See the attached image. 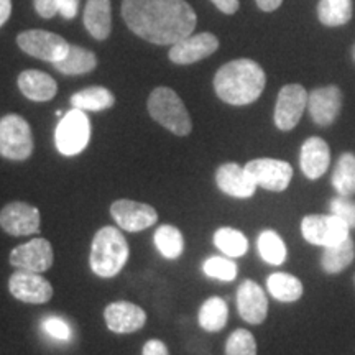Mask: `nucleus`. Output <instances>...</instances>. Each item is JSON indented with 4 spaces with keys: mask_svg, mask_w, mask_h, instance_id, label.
Listing matches in <instances>:
<instances>
[{
    "mask_svg": "<svg viewBox=\"0 0 355 355\" xmlns=\"http://www.w3.org/2000/svg\"><path fill=\"white\" fill-rule=\"evenodd\" d=\"M128 28L155 44H175L193 35L198 19L186 0H123Z\"/></svg>",
    "mask_w": 355,
    "mask_h": 355,
    "instance_id": "1",
    "label": "nucleus"
},
{
    "mask_svg": "<svg viewBox=\"0 0 355 355\" xmlns=\"http://www.w3.org/2000/svg\"><path fill=\"white\" fill-rule=\"evenodd\" d=\"M265 83L261 66L247 58L224 64L214 76L216 94L230 105H248L255 102L263 92Z\"/></svg>",
    "mask_w": 355,
    "mask_h": 355,
    "instance_id": "2",
    "label": "nucleus"
},
{
    "mask_svg": "<svg viewBox=\"0 0 355 355\" xmlns=\"http://www.w3.org/2000/svg\"><path fill=\"white\" fill-rule=\"evenodd\" d=\"M130 248L122 230L112 225H104L92 239L89 265L101 278H114L125 266Z\"/></svg>",
    "mask_w": 355,
    "mask_h": 355,
    "instance_id": "3",
    "label": "nucleus"
},
{
    "mask_svg": "<svg viewBox=\"0 0 355 355\" xmlns=\"http://www.w3.org/2000/svg\"><path fill=\"white\" fill-rule=\"evenodd\" d=\"M148 114L155 122L178 137L189 135L193 123L184 102L170 87H157L148 97Z\"/></svg>",
    "mask_w": 355,
    "mask_h": 355,
    "instance_id": "4",
    "label": "nucleus"
},
{
    "mask_svg": "<svg viewBox=\"0 0 355 355\" xmlns=\"http://www.w3.org/2000/svg\"><path fill=\"white\" fill-rule=\"evenodd\" d=\"M33 153V135L30 123L17 114L0 119V157L12 162H25Z\"/></svg>",
    "mask_w": 355,
    "mask_h": 355,
    "instance_id": "5",
    "label": "nucleus"
},
{
    "mask_svg": "<svg viewBox=\"0 0 355 355\" xmlns=\"http://www.w3.org/2000/svg\"><path fill=\"white\" fill-rule=\"evenodd\" d=\"M91 140V122L81 109H71L58 123L55 144L58 152L64 157L79 155Z\"/></svg>",
    "mask_w": 355,
    "mask_h": 355,
    "instance_id": "6",
    "label": "nucleus"
},
{
    "mask_svg": "<svg viewBox=\"0 0 355 355\" xmlns=\"http://www.w3.org/2000/svg\"><path fill=\"white\" fill-rule=\"evenodd\" d=\"M17 44L26 55L55 64L63 60L69 50V43L60 35L44 30H26L17 37Z\"/></svg>",
    "mask_w": 355,
    "mask_h": 355,
    "instance_id": "7",
    "label": "nucleus"
},
{
    "mask_svg": "<svg viewBox=\"0 0 355 355\" xmlns=\"http://www.w3.org/2000/svg\"><path fill=\"white\" fill-rule=\"evenodd\" d=\"M301 234L304 241L313 245L331 247L340 243L350 235L349 225L334 214L306 216L301 222Z\"/></svg>",
    "mask_w": 355,
    "mask_h": 355,
    "instance_id": "8",
    "label": "nucleus"
},
{
    "mask_svg": "<svg viewBox=\"0 0 355 355\" xmlns=\"http://www.w3.org/2000/svg\"><path fill=\"white\" fill-rule=\"evenodd\" d=\"M308 92L301 84H288L279 91L275 105V125L290 132L298 125L304 109H308Z\"/></svg>",
    "mask_w": 355,
    "mask_h": 355,
    "instance_id": "9",
    "label": "nucleus"
},
{
    "mask_svg": "<svg viewBox=\"0 0 355 355\" xmlns=\"http://www.w3.org/2000/svg\"><path fill=\"white\" fill-rule=\"evenodd\" d=\"M248 175L254 178L255 184L266 191H285L291 183L293 168L290 163L275 158H257L245 165Z\"/></svg>",
    "mask_w": 355,
    "mask_h": 355,
    "instance_id": "10",
    "label": "nucleus"
},
{
    "mask_svg": "<svg viewBox=\"0 0 355 355\" xmlns=\"http://www.w3.org/2000/svg\"><path fill=\"white\" fill-rule=\"evenodd\" d=\"M110 216L122 230L140 232L153 227L158 220V212L153 206L145 202H137L132 199H119L110 206Z\"/></svg>",
    "mask_w": 355,
    "mask_h": 355,
    "instance_id": "11",
    "label": "nucleus"
},
{
    "mask_svg": "<svg viewBox=\"0 0 355 355\" xmlns=\"http://www.w3.org/2000/svg\"><path fill=\"white\" fill-rule=\"evenodd\" d=\"M8 291L15 300L26 304H44L53 298V286L40 273L17 270L8 278Z\"/></svg>",
    "mask_w": 355,
    "mask_h": 355,
    "instance_id": "12",
    "label": "nucleus"
},
{
    "mask_svg": "<svg viewBox=\"0 0 355 355\" xmlns=\"http://www.w3.org/2000/svg\"><path fill=\"white\" fill-rule=\"evenodd\" d=\"M40 211L24 201H13L0 211V227L13 237L40 234Z\"/></svg>",
    "mask_w": 355,
    "mask_h": 355,
    "instance_id": "13",
    "label": "nucleus"
},
{
    "mask_svg": "<svg viewBox=\"0 0 355 355\" xmlns=\"http://www.w3.org/2000/svg\"><path fill=\"white\" fill-rule=\"evenodd\" d=\"M53 259H55V255H53L51 243L46 239L37 237L33 241H28L13 248L10 257H8V261L19 270L43 273L51 268Z\"/></svg>",
    "mask_w": 355,
    "mask_h": 355,
    "instance_id": "14",
    "label": "nucleus"
},
{
    "mask_svg": "<svg viewBox=\"0 0 355 355\" xmlns=\"http://www.w3.org/2000/svg\"><path fill=\"white\" fill-rule=\"evenodd\" d=\"M219 48V40L212 33L189 35L188 38L175 43L170 50V60L175 64H193L211 56Z\"/></svg>",
    "mask_w": 355,
    "mask_h": 355,
    "instance_id": "15",
    "label": "nucleus"
},
{
    "mask_svg": "<svg viewBox=\"0 0 355 355\" xmlns=\"http://www.w3.org/2000/svg\"><path fill=\"white\" fill-rule=\"evenodd\" d=\"M104 319L115 334H133L145 326L146 313L130 301H115L105 308Z\"/></svg>",
    "mask_w": 355,
    "mask_h": 355,
    "instance_id": "16",
    "label": "nucleus"
},
{
    "mask_svg": "<svg viewBox=\"0 0 355 355\" xmlns=\"http://www.w3.org/2000/svg\"><path fill=\"white\" fill-rule=\"evenodd\" d=\"M343 107V92L337 86L318 87L308 96L311 119L321 127L331 125Z\"/></svg>",
    "mask_w": 355,
    "mask_h": 355,
    "instance_id": "17",
    "label": "nucleus"
},
{
    "mask_svg": "<svg viewBox=\"0 0 355 355\" xmlns=\"http://www.w3.org/2000/svg\"><path fill=\"white\" fill-rule=\"evenodd\" d=\"M216 183L222 193L237 199L252 198L259 188L245 168L239 166L237 163H224L217 168Z\"/></svg>",
    "mask_w": 355,
    "mask_h": 355,
    "instance_id": "18",
    "label": "nucleus"
},
{
    "mask_svg": "<svg viewBox=\"0 0 355 355\" xmlns=\"http://www.w3.org/2000/svg\"><path fill=\"white\" fill-rule=\"evenodd\" d=\"M237 309L243 321L261 324L268 314V300L254 279H245L237 290Z\"/></svg>",
    "mask_w": 355,
    "mask_h": 355,
    "instance_id": "19",
    "label": "nucleus"
},
{
    "mask_svg": "<svg viewBox=\"0 0 355 355\" xmlns=\"http://www.w3.org/2000/svg\"><path fill=\"white\" fill-rule=\"evenodd\" d=\"M331 163L329 145L321 137H311L301 146L300 166L309 180H319L327 171Z\"/></svg>",
    "mask_w": 355,
    "mask_h": 355,
    "instance_id": "20",
    "label": "nucleus"
},
{
    "mask_svg": "<svg viewBox=\"0 0 355 355\" xmlns=\"http://www.w3.org/2000/svg\"><path fill=\"white\" fill-rule=\"evenodd\" d=\"M19 89L26 99L48 102L56 96L58 84L50 74L37 69H26L19 76Z\"/></svg>",
    "mask_w": 355,
    "mask_h": 355,
    "instance_id": "21",
    "label": "nucleus"
},
{
    "mask_svg": "<svg viewBox=\"0 0 355 355\" xmlns=\"http://www.w3.org/2000/svg\"><path fill=\"white\" fill-rule=\"evenodd\" d=\"M84 25L92 38L105 40L110 35V0H87L84 8Z\"/></svg>",
    "mask_w": 355,
    "mask_h": 355,
    "instance_id": "22",
    "label": "nucleus"
},
{
    "mask_svg": "<svg viewBox=\"0 0 355 355\" xmlns=\"http://www.w3.org/2000/svg\"><path fill=\"white\" fill-rule=\"evenodd\" d=\"M55 69L66 76H81V74L91 73L97 66V58L92 51L86 48L69 44V50L63 60L56 61Z\"/></svg>",
    "mask_w": 355,
    "mask_h": 355,
    "instance_id": "23",
    "label": "nucleus"
},
{
    "mask_svg": "<svg viewBox=\"0 0 355 355\" xmlns=\"http://www.w3.org/2000/svg\"><path fill=\"white\" fill-rule=\"evenodd\" d=\"M71 104L74 109H81L84 112H101L112 107L115 97L109 89L92 86L71 96Z\"/></svg>",
    "mask_w": 355,
    "mask_h": 355,
    "instance_id": "24",
    "label": "nucleus"
},
{
    "mask_svg": "<svg viewBox=\"0 0 355 355\" xmlns=\"http://www.w3.org/2000/svg\"><path fill=\"white\" fill-rule=\"evenodd\" d=\"M354 259H355V243H354V239L349 235V237L340 243H336V245H331V247H324L321 265L324 272L334 275V273H340L343 270L347 268V266L354 261Z\"/></svg>",
    "mask_w": 355,
    "mask_h": 355,
    "instance_id": "25",
    "label": "nucleus"
},
{
    "mask_svg": "<svg viewBox=\"0 0 355 355\" xmlns=\"http://www.w3.org/2000/svg\"><path fill=\"white\" fill-rule=\"evenodd\" d=\"M266 288L270 295L282 303H295L303 296V283L290 273H272L266 279Z\"/></svg>",
    "mask_w": 355,
    "mask_h": 355,
    "instance_id": "26",
    "label": "nucleus"
},
{
    "mask_svg": "<svg viewBox=\"0 0 355 355\" xmlns=\"http://www.w3.org/2000/svg\"><path fill=\"white\" fill-rule=\"evenodd\" d=\"M229 318L227 303L219 296L206 300L199 309V326L207 332H219L225 327Z\"/></svg>",
    "mask_w": 355,
    "mask_h": 355,
    "instance_id": "27",
    "label": "nucleus"
},
{
    "mask_svg": "<svg viewBox=\"0 0 355 355\" xmlns=\"http://www.w3.org/2000/svg\"><path fill=\"white\" fill-rule=\"evenodd\" d=\"M332 186L339 196H355V155L343 153L332 171Z\"/></svg>",
    "mask_w": 355,
    "mask_h": 355,
    "instance_id": "28",
    "label": "nucleus"
},
{
    "mask_svg": "<svg viewBox=\"0 0 355 355\" xmlns=\"http://www.w3.org/2000/svg\"><path fill=\"white\" fill-rule=\"evenodd\" d=\"M153 242H155V247L158 248L159 254L168 260L180 259L184 250L183 234H181L180 229L170 224L162 225V227L155 230Z\"/></svg>",
    "mask_w": 355,
    "mask_h": 355,
    "instance_id": "29",
    "label": "nucleus"
},
{
    "mask_svg": "<svg viewBox=\"0 0 355 355\" xmlns=\"http://www.w3.org/2000/svg\"><path fill=\"white\" fill-rule=\"evenodd\" d=\"M318 17L326 26L345 25L352 19V0H321L318 6Z\"/></svg>",
    "mask_w": 355,
    "mask_h": 355,
    "instance_id": "30",
    "label": "nucleus"
},
{
    "mask_svg": "<svg viewBox=\"0 0 355 355\" xmlns=\"http://www.w3.org/2000/svg\"><path fill=\"white\" fill-rule=\"evenodd\" d=\"M214 245L230 259L245 255L248 250V241L245 235L241 230L232 227H220L219 230H216Z\"/></svg>",
    "mask_w": 355,
    "mask_h": 355,
    "instance_id": "31",
    "label": "nucleus"
},
{
    "mask_svg": "<svg viewBox=\"0 0 355 355\" xmlns=\"http://www.w3.org/2000/svg\"><path fill=\"white\" fill-rule=\"evenodd\" d=\"M259 254L270 265H283L286 260V245L275 230H263L257 241Z\"/></svg>",
    "mask_w": 355,
    "mask_h": 355,
    "instance_id": "32",
    "label": "nucleus"
},
{
    "mask_svg": "<svg viewBox=\"0 0 355 355\" xmlns=\"http://www.w3.org/2000/svg\"><path fill=\"white\" fill-rule=\"evenodd\" d=\"M202 272L206 273V277L220 279V282H234L237 277L239 268L237 263L234 260L225 259V257H209L202 263Z\"/></svg>",
    "mask_w": 355,
    "mask_h": 355,
    "instance_id": "33",
    "label": "nucleus"
},
{
    "mask_svg": "<svg viewBox=\"0 0 355 355\" xmlns=\"http://www.w3.org/2000/svg\"><path fill=\"white\" fill-rule=\"evenodd\" d=\"M225 355H257L254 334L247 329H235L225 343Z\"/></svg>",
    "mask_w": 355,
    "mask_h": 355,
    "instance_id": "34",
    "label": "nucleus"
},
{
    "mask_svg": "<svg viewBox=\"0 0 355 355\" xmlns=\"http://www.w3.org/2000/svg\"><path fill=\"white\" fill-rule=\"evenodd\" d=\"M331 214L339 217L349 225V229H355V201L350 198L337 196L331 201Z\"/></svg>",
    "mask_w": 355,
    "mask_h": 355,
    "instance_id": "35",
    "label": "nucleus"
},
{
    "mask_svg": "<svg viewBox=\"0 0 355 355\" xmlns=\"http://www.w3.org/2000/svg\"><path fill=\"white\" fill-rule=\"evenodd\" d=\"M43 327L48 334L58 340H68L71 337L69 326L60 318H46L43 322Z\"/></svg>",
    "mask_w": 355,
    "mask_h": 355,
    "instance_id": "36",
    "label": "nucleus"
},
{
    "mask_svg": "<svg viewBox=\"0 0 355 355\" xmlns=\"http://www.w3.org/2000/svg\"><path fill=\"white\" fill-rule=\"evenodd\" d=\"M35 8L43 19H53L60 13V0H35Z\"/></svg>",
    "mask_w": 355,
    "mask_h": 355,
    "instance_id": "37",
    "label": "nucleus"
},
{
    "mask_svg": "<svg viewBox=\"0 0 355 355\" xmlns=\"http://www.w3.org/2000/svg\"><path fill=\"white\" fill-rule=\"evenodd\" d=\"M144 355H170L168 352L166 344L159 339H150L146 340L144 345V350H141Z\"/></svg>",
    "mask_w": 355,
    "mask_h": 355,
    "instance_id": "38",
    "label": "nucleus"
},
{
    "mask_svg": "<svg viewBox=\"0 0 355 355\" xmlns=\"http://www.w3.org/2000/svg\"><path fill=\"white\" fill-rule=\"evenodd\" d=\"M79 10V0H60V13L66 20L74 19Z\"/></svg>",
    "mask_w": 355,
    "mask_h": 355,
    "instance_id": "39",
    "label": "nucleus"
},
{
    "mask_svg": "<svg viewBox=\"0 0 355 355\" xmlns=\"http://www.w3.org/2000/svg\"><path fill=\"white\" fill-rule=\"evenodd\" d=\"M211 2L225 15H232V13L239 10V6H241L239 0H211Z\"/></svg>",
    "mask_w": 355,
    "mask_h": 355,
    "instance_id": "40",
    "label": "nucleus"
},
{
    "mask_svg": "<svg viewBox=\"0 0 355 355\" xmlns=\"http://www.w3.org/2000/svg\"><path fill=\"white\" fill-rule=\"evenodd\" d=\"M12 13V0H0V26L7 24Z\"/></svg>",
    "mask_w": 355,
    "mask_h": 355,
    "instance_id": "41",
    "label": "nucleus"
},
{
    "mask_svg": "<svg viewBox=\"0 0 355 355\" xmlns=\"http://www.w3.org/2000/svg\"><path fill=\"white\" fill-rule=\"evenodd\" d=\"M283 0H257V6H259L263 12H273L282 6Z\"/></svg>",
    "mask_w": 355,
    "mask_h": 355,
    "instance_id": "42",
    "label": "nucleus"
},
{
    "mask_svg": "<svg viewBox=\"0 0 355 355\" xmlns=\"http://www.w3.org/2000/svg\"><path fill=\"white\" fill-rule=\"evenodd\" d=\"M352 55H354V60H355V44H354V51H352Z\"/></svg>",
    "mask_w": 355,
    "mask_h": 355,
    "instance_id": "43",
    "label": "nucleus"
}]
</instances>
